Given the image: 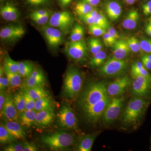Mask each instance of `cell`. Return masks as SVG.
<instances>
[{
  "label": "cell",
  "mask_w": 151,
  "mask_h": 151,
  "mask_svg": "<svg viewBox=\"0 0 151 151\" xmlns=\"http://www.w3.org/2000/svg\"><path fill=\"white\" fill-rule=\"evenodd\" d=\"M149 102L142 97H136L131 99L125 108L123 122L126 125H134L142 119L148 107Z\"/></svg>",
  "instance_id": "obj_2"
},
{
  "label": "cell",
  "mask_w": 151,
  "mask_h": 151,
  "mask_svg": "<svg viewBox=\"0 0 151 151\" xmlns=\"http://www.w3.org/2000/svg\"><path fill=\"white\" fill-rule=\"evenodd\" d=\"M22 91L23 92L25 100L26 110H35V100L32 98L24 89H23V90Z\"/></svg>",
  "instance_id": "obj_42"
},
{
  "label": "cell",
  "mask_w": 151,
  "mask_h": 151,
  "mask_svg": "<svg viewBox=\"0 0 151 151\" xmlns=\"http://www.w3.org/2000/svg\"><path fill=\"white\" fill-rule=\"evenodd\" d=\"M16 138L9 133L3 124L0 126V142L3 145L11 143L17 140Z\"/></svg>",
  "instance_id": "obj_35"
},
{
  "label": "cell",
  "mask_w": 151,
  "mask_h": 151,
  "mask_svg": "<svg viewBox=\"0 0 151 151\" xmlns=\"http://www.w3.org/2000/svg\"><path fill=\"white\" fill-rule=\"evenodd\" d=\"M94 9V7L86 2L82 1L78 2L76 4L74 10L76 15L81 17L86 14L89 13Z\"/></svg>",
  "instance_id": "obj_32"
},
{
  "label": "cell",
  "mask_w": 151,
  "mask_h": 151,
  "mask_svg": "<svg viewBox=\"0 0 151 151\" xmlns=\"http://www.w3.org/2000/svg\"><path fill=\"white\" fill-rule=\"evenodd\" d=\"M150 22L151 23V17L150 19V22Z\"/></svg>",
  "instance_id": "obj_59"
},
{
  "label": "cell",
  "mask_w": 151,
  "mask_h": 151,
  "mask_svg": "<svg viewBox=\"0 0 151 151\" xmlns=\"http://www.w3.org/2000/svg\"><path fill=\"white\" fill-rule=\"evenodd\" d=\"M6 97L7 94H6L5 91L1 90V92H0V112L1 113L2 111L3 107L6 99Z\"/></svg>",
  "instance_id": "obj_51"
},
{
  "label": "cell",
  "mask_w": 151,
  "mask_h": 151,
  "mask_svg": "<svg viewBox=\"0 0 151 151\" xmlns=\"http://www.w3.org/2000/svg\"><path fill=\"white\" fill-rule=\"evenodd\" d=\"M87 45L85 41L68 42L65 47V52L68 56L76 61H81L86 59L88 55Z\"/></svg>",
  "instance_id": "obj_10"
},
{
  "label": "cell",
  "mask_w": 151,
  "mask_h": 151,
  "mask_svg": "<svg viewBox=\"0 0 151 151\" xmlns=\"http://www.w3.org/2000/svg\"><path fill=\"white\" fill-rule=\"evenodd\" d=\"M73 18L70 12L65 11L52 14L49 20L48 25L67 32L73 24Z\"/></svg>",
  "instance_id": "obj_9"
},
{
  "label": "cell",
  "mask_w": 151,
  "mask_h": 151,
  "mask_svg": "<svg viewBox=\"0 0 151 151\" xmlns=\"http://www.w3.org/2000/svg\"><path fill=\"white\" fill-rule=\"evenodd\" d=\"M54 109H49L37 112L35 125L40 129H45L52 124L55 119Z\"/></svg>",
  "instance_id": "obj_15"
},
{
  "label": "cell",
  "mask_w": 151,
  "mask_h": 151,
  "mask_svg": "<svg viewBox=\"0 0 151 151\" xmlns=\"http://www.w3.org/2000/svg\"><path fill=\"white\" fill-rule=\"evenodd\" d=\"M132 93L136 97H144L149 93L151 86V77L139 75L134 78Z\"/></svg>",
  "instance_id": "obj_12"
},
{
  "label": "cell",
  "mask_w": 151,
  "mask_h": 151,
  "mask_svg": "<svg viewBox=\"0 0 151 151\" xmlns=\"http://www.w3.org/2000/svg\"><path fill=\"white\" fill-rule=\"evenodd\" d=\"M139 19V15L137 10L132 9L127 14L123 21L122 26L127 29H134L137 26Z\"/></svg>",
  "instance_id": "obj_23"
},
{
  "label": "cell",
  "mask_w": 151,
  "mask_h": 151,
  "mask_svg": "<svg viewBox=\"0 0 151 151\" xmlns=\"http://www.w3.org/2000/svg\"><path fill=\"white\" fill-rule=\"evenodd\" d=\"M127 41L131 51L134 53L143 52L141 47L140 42L137 38L132 37L128 38Z\"/></svg>",
  "instance_id": "obj_37"
},
{
  "label": "cell",
  "mask_w": 151,
  "mask_h": 151,
  "mask_svg": "<svg viewBox=\"0 0 151 151\" xmlns=\"http://www.w3.org/2000/svg\"><path fill=\"white\" fill-rule=\"evenodd\" d=\"M19 73L22 78H27L35 68L32 63L29 61H21L19 62Z\"/></svg>",
  "instance_id": "obj_30"
},
{
  "label": "cell",
  "mask_w": 151,
  "mask_h": 151,
  "mask_svg": "<svg viewBox=\"0 0 151 151\" xmlns=\"http://www.w3.org/2000/svg\"><path fill=\"white\" fill-rule=\"evenodd\" d=\"M3 150L5 151H24L22 144L17 143H12L6 146L3 149Z\"/></svg>",
  "instance_id": "obj_45"
},
{
  "label": "cell",
  "mask_w": 151,
  "mask_h": 151,
  "mask_svg": "<svg viewBox=\"0 0 151 151\" xmlns=\"http://www.w3.org/2000/svg\"><path fill=\"white\" fill-rule=\"evenodd\" d=\"M143 56L151 61V54H148L147 53V54L144 55Z\"/></svg>",
  "instance_id": "obj_58"
},
{
  "label": "cell",
  "mask_w": 151,
  "mask_h": 151,
  "mask_svg": "<svg viewBox=\"0 0 151 151\" xmlns=\"http://www.w3.org/2000/svg\"><path fill=\"white\" fill-rule=\"evenodd\" d=\"M113 47V57L117 59H125L131 51L127 40H118Z\"/></svg>",
  "instance_id": "obj_18"
},
{
  "label": "cell",
  "mask_w": 151,
  "mask_h": 151,
  "mask_svg": "<svg viewBox=\"0 0 151 151\" xmlns=\"http://www.w3.org/2000/svg\"><path fill=\"white\" fill-rule=\"evenodd\" d=\"M140 42L142 51L148 54H151V39L143 38Z\"/></svg>",
  "instance_id": "obj_43"
},
{
  "label": "cell",
  "mask_w": 151,
  "mask_h": 151,
  "mask_svg": "<svg viewBox=\"0 0 151 151\" xmlns=\"http://www.w3.org/2000/svg\"><path fill=\"white\" fill-rule=\"evenodd\" d=\"M49 14H51V12L48 10H37L32 12L30 14V17L42 16Z\"/></svg>",
  "instance_id": "obj_49"
},
{
  "label": "cell",
  "mask_w": 151,
  "mask_h": 151,
  "mask_svg": "<svg viewBox=\"0 0 151 151\" xmlns=\"http://www.w3.org/2000/svg\"><path fill=\"white\" fill-rule=\"evenodd\" d=\"M23 89L35 101L43 97L50 96L48 91L45 89L42 86H34L30 88L23 87Z\"/></svg>",
  "instance_id": "obj_26"
},
{
  "label": "cell",
  "mask_w": 151,
  "mask_h": 151,
  "mask_svg": "<svg viewBox=\"0 0 151 151\" xmlns=\"http://www.w3.org/2000/svg\"><path fill=\"white\" fill-rule=\"evenodd\" d=\"M58 126L61 128L77 130L78 121L69 104L65 103L61 106L56 115Z\"/></svg>",
  "instance_id": "obj_5"
},
{
  "label": "cell",
  "mask_w": 151,
  "mask_h": 151,
  "mask_svg": "<svg viewBox=\"0 0 151 151\" xmlns=\"http://www.w3.org/2000/svg\"><path fill=\"white\" fill-rule=\"evenodd\" d=\"M107 32L115 40H118L120 39V36H119V33L114 27L109 28L107 30Z\"/></svg>",
  "instance_id": "obj_52"
},
{
  "label": "cell",
  "mask_w": 151,
  "mask_h": 151,
  "mask_svg": "<svg viewBox=\"0 0 151 151\" xmlns=\"http://www.w3.org/2000/svg\"><path fill=\"white\" fill-rule=\"evenodd\" d=\"M89 31L92 35L95 37H99L103 36L107 30L99 26L92 24L89 26Z\"/></svg>",
  "instance_id": "obj_40"
},
{
  "label": "cell",
  "mask_w": 151,
  "mask_h": 151,
  "mask_svg": "<svg viewBox=\"0 0 151 151\" xmlns=\"http://www.w3.org/2000/svg\"><path fill=\"white\" fill-rule=\"evenodd\" d=\"M14 103L19 114L26 110L25 100L22 91L16 93L13 96Z\"/></svg>",
  "instance_id": "obj_31"
},
{
  "label": "cell",
  "mask_w": 151,
  "mask_h": 151,
  "mask_svg": "<svg viewBox=\"0 0 151 151\" xmlns=\"http://www.w3.org/2000/svg\"><path fill=\"white\" fill-rule=\"evenodd\" d=\"M131 73L133 78L139 75L151 77V75L149 73L147 69H146L142 63L140 61L136 62L132 64Z\"/></svg>",
  "instance_id": "obj_29"
},
{
  "label": "cell",
  "mask_w": 151,
  "mask_h": 151,
  "mask_svg": "<svg viewBox=\"0 0 151 151\" xmlns=\"http://www.w3.org/2000/svg\"><path fill=\"white\" fill-rule=\"evenodd\" d=\"M108 95L107 86L103 81L90 83L81 93L78 101L82 111L94 105Z\"/></svg>",
  "instance_id": "obj_1"
},
{
  "label": "cell",
  "mask_w": 151,
  "mask_h": 151,
  "mask_svg": "<svg viewBox=\"0 0 151 151\" xmlns=\"http://www.w3.org/2000/svg\"><path fill=\"white\" fill-rule=\"evenodd\" d=\"M42 31L49 46L51 48H56L63 42V35L58 29L47 26L43 27Z\"/></svg>",
  "instance_id": "obj_14"
},
{
  "label": "cell",
  "mask_w": 151,
  "mask_h": 151,
  "mask_svg": "<svg viewBox=\"0 0 151 151\" xmlns=\"http://www.w3.org/2000/svg\"><path fill=\"white\" fill-rule=\"evenodd\" d=\"M37 112L35 110H26L19 114V122L22 127L30 128L35 125Z\"/></svg>",
  "instance_id": "obj_24"
},
{
  "label": "cell",
  "mask_w": 151,
  "mask_h": 151,
  "mask_svg": "<svg viewBox=\"0 0 151 151\" xmlns=\"http://www.w3.org/2000/svg\"><path fill=\"white\" fill-rule=\"evenodd\" d=\"M124 1L127 4L131 5L134 4L137 0H124Z\"/></svg>",
  "instance_id": "obj_57"
},
{
  "label": "cell",
  "mask_w": 151,
  "mask_h": 151,
  "mask_svg": "<svg viewBox=\"0 0 151 151\" xmlns=\"http://www.w3.org/2000/svg\"><path fill=\"white\" fill-rule=\"evenodd\" d=\"M24 151H37L38 150L37 147L33 143L24 142L22 143Z\"/></svg>",
  "instance_id": "obj_48"
},
{
  "label": "cell",
  "mask_w": 151,
  "mask_h": 151,
  "mask_svg": "<svg viewBox=\"0 0 151 151\" xmlns=\"http://www.w3.org/2000/svg\"><path fill=\"white\" fill-rule=\"evenodd\" d=\"M96 133L82 136L77 145L76 149L78 151H90L97 137Z\"/></svg>",
  "instance_id": "obj_22"
},
{
  "label": "cell",
  "mask_w": 151,
  "mask_h": 151,
  "mask_svg": "<svg viewBox=\"0 0 151 151\" xmlns=\"http://www.w3.org/2000/svg\"><path fill=\"white\" fill-rule=\"evenodd\" d=\"M28 4L34 6H40L49 4L50 0H26Z\"/></svg>",
  "instance_id": "obj_47"
},
{
  "label": "cell",
  "mask_w": 151,
  "mask_h": 151,
  "mask_svg": "<svg viewBox=\"0 0 151 151\" xmlns=\"http://www.w3.org/2000/svg\"><path fill=\"white\" fill-rule=\"evenodd\" d=\"M145 31L148 35L151 37V23L150 22L146 26Z\"/></svg>",
  "instance_id": "obj_56"
},
{
  "label": "cell",
  "mask_w": 151,
  "mask_h": 151,
  "mask_svg": "<svg viewBox=\"0 0 151 151\" xmlns=\"http://www.w3.org/2000/svg\"><path fill=\"white\" fill-rule=\"evenodd\" d=\"M0 14L2 17L7 21H14L17 20L20 16L18 9L15 6L9 3L1 7Z\"/></svg>",
  "instance_id": "obj_20"
},
{
  "label": "cell",
  "mask_w": 151,
  "mask_h": 151,
  "mask_svg": "<svg viewBox=\"0 0 151 151\" xmlns=\"http://www.w3.org/2000/svg\"><path fill=\"white\" fill-rule=\"evenodd\" d=\"M3 124L9 133L17 139H24L25 137V132L18 122L5 120L4 124Z\"/></svg>",
  "instance_id": "obj_19"
},
{
  "label": "cell",
  "mask_w": 151,
  "mask_h": 151,
  "mask_svg": "<svg viewBox=\"0 0 151 151\" xmlns=\"http://www.w3.org/2000/svg\"><path fill=\"white\" fill-rule=\"evenodd\" d=\"M1 116L4 117L5 120L19 122V114L14 103L13 96L11 94H7L6 99L1 113Z\"/></svg>",
  "instance_id": "obj_16"
},
{
  "label": "cell",
  "mask_w": 151,
  "mask_h": 151,
  "mask_svg": "<svg viewBox=\"0 0 151 151\" xmlns=\"http://www.w3.org/2000/svg\"><path fill=\"white\" fill-rule=\"evenodd\" d=\"M98 12H99L98 10L94 9L89 13L86 14L85 15L81 17V18L85 24L90 25L94 24L95 18L97 16Z\"/></svg>",
  "instance_id": "obj_39"
},
{
  "label": "cell",
  "mask_w": 151,
  "mask_h": 151,
  "mask_svg": "<svg viewBox=\"0 0 151 151\" xmlns=\"http://www.w3.org/2000/svg\"><path fill=\"white\" fill-rule=\"evenodd\" d=\"M143 13L145 16H148L151 14V0L144 4L142 6Z\"/></svg>",
  "instance_id": "obj_50"
},
{
  "label": "cell",
  "mask_w": 151,
  "mask_h": 151,
  "mask_svg": "<svg viewBox=\"0 0 151 151\" xmlns=\"http://www.w3.org/2000/svg\"><path fill=\"white\" fill-rule=\"evenodd\" d=\"M105 10L107 16L111 20H116L122 15V6L115 1L108 2L105 5Z\"/></svg>",
  "instance_id": "obj_21"
},
{
  "label": "cell",
  "mask_w": 151,
  "mask_h": 151,
  "mask_svg": "<svg viewBox=\"0 0 151 151\" xmlns=\"http://www.w3.org/2000/svg\"><path fill=\"white\" fill-rule=\"evenodd\" d=\"M89 48L92 55L96 54L103 50V44L100 39L92 38L88 40Z\"/></svg>",
  "instance_id": "obj_36"
},
{
  "label": "cell",
  "mask_w": 151,
  "mask_h": 151,
  "mask_svg": "<svg viewBox=\"0 0 151 151\" xmlns=\"http://www.w3.org/2000/svg\"><path fill=\"white\" fill-rule=\"evenodd\" d=\"M4 68L12 73H19V62L12 59L8 54L6 55L5 56Z\"/></svg>",
  "instance_id": "obj_34"
},
{
  "label": "cell",
  "mask_w": 151,
  "mask_h": 151,
  "mask_svg": "<svg viewBox=\"0 0 151 151\" xmlns=\"http://www.w3.org/2000/svg\"><path fill=\"white\" fill-rule=\"evenodd\" d=\"M107 55L104 50H102L96 54L93 55L89 58L88 64L92 68L100 67L106 60Z\"/></svg>",
  "instance_id": "obj_28"
},
{
  "label": "cell",
  "mask_w": 151,
  "mask_h": 151,
  "mask_svg": "<svg viewBox=\"0 0 151 151\" xmlns=\"http://www.w3.org/2000/svg\"><path fill=\"white\" fill-rule=\"evenodd\" d=\"M84 1L89 4L93 7H95L99 5L101 0H82Z\"/></svg>",
  "instance_id": "obj_55"
},
{
  "label": "cell",
  "mask_w": 151,
  "mask_h": 151,
  "mask_svg": "<svg viewBox=\"0 0 151 151\" xmlns=\"http://www.w3.org/2000/svg\"><path fill=\"white\" fill-rule=\"evenodd\" d=\"M84 35V28L78 24H76L70 34V41L71 42L78 41L83 40Z\"/></svg>",
  "instance_id": "obj_33"
},
{
  "label": "cell",
  "mask_w": 151,
  "mask_h": 151,
  "mask_svg": "<svg viewBox=\"0 0 151 151\" xmlns=\"http://www.w3.org/2000/svg\"><path fill=\"white\" fill-rule=\"evenodd\" d=\"M73 0H58L60 5L63 8L67 7L72 3Z\"/></svg>",
  "instance_id": "obj_54"
},
{
  "label": "cell",
  "mask_w": 151,
  "mask_h": 151,
  "mask_svg": "<svg viewBox=\"0 0 151 151\" xmlns=\"http://www.w3.org/2000/svg\"><path fill=\"white\" fill-rule=\"evenodd\" d=\"M83 79L79 70L75 67L68 69L63 82V92L65 97L70 100H75L81 92Z\"/></svg>",
  "instance_id": "obj_3"
},
{
  "label": "cell",
  "mask_w": 151,
  "mask_h": 151,
  "mask_svg": "<svg viewBox=\"0 0 151 151\" xmlns=\"http://www.w3.org/2000/svg\"><path fill=\"white\" fill-rule=\"evenodd\" d=\"M9 87V82L7 77L4 72V68L0 69V90L5 91L8 87Z\"/></svg>",
  "instance_id": "obj_41"
},
{
  "label": "cell",
  "mask_w": 151,
  "mask_h": 151,
  "mask_svg": "<svg viewBox=\"0 0 151 151\" xmlns=\"http://www.w3.org/2000/svg\"><path fill=\"white\" fill-rule=\"evenodd\" d=\"M103 42L106 46H113L114 44L116 42V41L112 37L111 35H109L108 32L103 35Z\"/></svg>",
  "instance_id": "obj_46"
},
{
  "label": "cell",
  "mask_w": 151,
  "mask_h": 151,
  "mask_svg": "<svg viewBox=\"0 0 151 151\" xmlns=\"http://www.w3.org/2000/svg\"><path fill=\"white\" fill-rule=\"evenodd\" d=\"M128 66V62L125 59H118L112 57L106 60L100 67L99 73L105 76H116L123 74Z\"/></svg>",
  "instance_id": "obj_6"
},
{
  "label": "cell",
  "mask_w": 151,
  "mask_h": 151,
  "mask_svg": "<svg viewBox=\"0 0 151 151\" xmlns=\"http://www.w3.org/2000/svg\"><path fill=\"white\" fill-rule=\"evenodd\" d=\"M4 70L5 74L8 78L9 87L12 90L16 91L22 86V77L19 73H12L4 68Z\"/></svg>",
  "instance_id": "obj_25"
},
{
  "label": "cell",
  "mask_w": 151,
  "mask_h": 151,
  "mask_svg": "<svg viewBox=\"0 0 151 151\" xmlns=\"http://www.w3.org/2000/svg\"><path fill=\"white\" fill-rule=\"evenodd\" d=\"M25 30L21 25L12 24L6 26L0 31V37L3 40L13 41L22 37Z\"/></svg>",
  "instance_id": "obj_13"
},
{
  "label": "cell",
  "mask_w": 151,
  "mask_h": 151,
  "mask_svg": "<svg viewBox=\"0 0 151 151\" xmlns=\"http://www.w3.org/2000/svg\"><path fill=\"white\" fill-rule=\"evenodd\" d=\"M54 100L50 96L43 97L36 101L35 110L36 112L49 109H54Z\"/></svg>",
  "instance_id": "obj_27"
},
{
  "label": "cell",
  "mask_w": 151,
  "mask_h": 151,
  "mask_svg": "<svg viewBox=\"0 0 151 151\" xmlns=\"http://www.w3.org/2000/svg\"><path fill=\"white\" fill-rule=\"evenodd\" d=\"M50 16L51 14H49L42 16L30 17V18L37 24L44 25L45 24L49 21Z\"/></svg>",
  "instance_id": "obj_44"
},
{
  "label": "cell",
  "mask_w": 151,
  "mask_h": 151,
  "mask_svg": "<svg viewBox=\"0 0 151 151\" xmlns=\"http://www.w3.org/2000/svg\"><path fill=\"white\" fill-rule=\"evenodd\" d=\"M125 98L123 96L111 97V101L107 105L102 117L104 124H111L118 119Z\"/></svg>",
  "instance_id": "obj_8"
},
{
  "label": "cell",
  "mask_w": 151,
  "mask_h": 151,
  "mask_svg": "<svg viewBox=\"0 0 151 151\" xmlns=\"http://www.w3.org/2000/svg\"><path fill=\"white\" fill-rule=\"evenodd\" d=\"M131 84V79L128 76H120L107 86L108 95L111 97L121 96Z\"/></svg>",
  "instance_id": "obj_11"
},
{
  "label": "cell",
  "mask_w": 151,
  "mask_h": 151,
  "mask_svg": "<svg viewBox=\"0 0 151 151\" xmlns=\"http://www.w3.org/2000/svg\"><path fill=\"white\" fill-rule=\"evenodd\" d=\"M41 141L51 150H60L73 146L75 138L74 135L68 132H59L42 136Z\"/></svg>",
  "instance_id": "obj_4"
},
{
  "label": "cell",
  "mask_w": 151,
  "mask_h": 151,
  "mask_svg": "<svg viewBox=\"0 0 151 151\" xmlns=\"http://www.w3.org/2000/svg\"><path fill=\"white\" fill-rule=\"evenodd\" d=\"M111 99V97L107 95L99 102L82 111L86 121L93 124L97 123L102 118L104 111Z\"/></svg>",
  "instance_id": "obj_7"
},
{
  "label": "cell",
  "mask_w": 151,
  "mask_h": 151,
  "mask_svg": "<svg viewBox=\"0 0 151 151\" xmlns=\"http://www.w3.org/2000/svg\"><path fill=\"white\" fill-rule=\"evenodd\" d=\"M45 82L46 78L42 70L35 68L31 74L26 78L23 87L30 88L34 86H43Z\"/></svg>",
  "instance_id": "obj_17"
},
{
  "label": "cell",
  "mask_w": 151,
  "mask_h": 151,
  "mask_svg": "<svg viewBox=\"0 0 151 151\" xmlns=\"http://www.w3.org/2000/svg\"><path fill=\"white\" fill-rule=\"evenodd\" d=\"M94 24L99 26L106 30L110 28V23L108 19L103 13L100 12H98L95 18Z\"/></svg>",
  "instance_id": "obj_38"
},
{
  "label": "cell",
  "mask_w": 151,
  "mask_h": 151,
  "mask_svg": "<svg viewBox=\"0 0 151 151\" xmlns=\"http://www.w3.org/2000/svg\"><path fill=\"white\" fill-rule=\"evenodd\" d=\"M142 62V63L143 65L145 67L146 69L147 70H151V61L147 59L144 56L141 58Z\"/></svg>",
  "instance_id": "obj_53"
}]
</instances>
